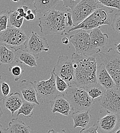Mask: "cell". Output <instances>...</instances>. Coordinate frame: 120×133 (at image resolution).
I'll use <instances>...</instances> for the list:
<instances>
[{"mask_svg": "<svg viewBox=\"0 0 120 133\" xmlns=\"http://www.w3.org/2000/svg\"><path fill=\"white\" fill-rule=\"evenodd\" d=\"M69 39L75 48V53L86 54V53L92 51L89 34L85 30L79 29L74 35L70 36Z\"/></svg>", "mask_w": 120, "mask_h": 133, "instance_id": "12", "label": "cell"}, {"mask_svg": "<svg viewBox=\"0 0 120 133\" xmlns=\"http://www.w3.org/2000/svg\"><path fill=\"white\" fill-rule=\"evenodd\" d=\"M62 42L63 44H65V45H67L70 43L69 38L66 37H64L62 38Z\"/></svg>", "mask_w": 120, "mask_h": 133, "instance_id": "39", "label": "cell"}, {"mask_svg": "<svg viewBox=\"0 0 120 133\" xmlns=\"http://www.w3.org/2000/svg\"><path fill=\"white\" fill-rule=\"evenodd\" d=\"M36 15V14L35 13V11H34L31 14H30L28 15H27L24 18V19H25L27 21H32V20H34L35 18Z\"/></svg>", "mask_w": 120, "mask_h": 133, "instance_id": "38", "label": "cell"}, {"mask_svg": "<svg viewBox=\"0 0 120 133\" xmlns=\"http://www.w3.org/2000/svg\"><path fill=\"white\" fill-rule=\"evenodd\" d=\"M90 48L92 51L104 47L109 41L108 35L103 33L99 28L92 29L89 33Z\"/></svg>", "mask_w": 120, "mask_h": 133, "instance_id": "15", "label": "cell"}, {"mask_svg": "<svg viewBox=\"0 0 120 133\" xmlns=\"http://www.w3.org/2000/svg\"><path fill=\"white\" fill-rule=\"evenodd\" d=\"M71 117L74 122V128L80 127L83 129L89 127L91 115L89 111L74 112Z\"/></svg>", "mask_w": 120, "mask_h": 133, "instance_id": "20", "label": "cell"}, {"mask_svg": "<svg viewBox=\"0 0 120 133\" xmlns=\"http://www.w3.org/2000/svg\"><path fill=\"white\" fill-rule=\"evenodd\" d=\"M3 113L2 110V109H1V106H0V119L1 118V117H2V115H3Z\"/></svg>", "mask_w": 120, "mask_h": 133, "instance_id": "43", "label": "cell"}, {"mask_svg": "<svg viewBox=\"0 0 120 133\" xmlns=\"http://www.w3.org/2000/svg\"><path fill=\"white\" fill-rule=\"evenodd\" d=\"M99 103L108 113L120 115V88L116 87L105 90Z\"/></svg>", "mask_w": 120, "mask_h": 133, "instance_id": "10", "label": "cell"}, {"mask_svg": "<svg viewBox=\"0 0 120 133\" xmlns=\"http://www.w3.org/2000/svg\"><path fill=\"white\" fill-rule=\"evenodd\" d=\"M67 26L68 27H70V28L72 27H73L74 24L73 23V21H72V16H71V14L70 13V12H69L67 14Z\"/></svg>", "mask_w": 120, "mask_h": 133, "instance_id": "36", "label": "cell"}, {"mask_svg": "<svg viewBox=\"0 0 120 133\" xmlns=\"http://www.w3.org/2000/svg\"><path fill=\"white\" fill-rule=\"evenodd\" d=\"M23 49L39 57L41 52H48L49 50V46L45 37L40 36L36 32L31 31L24 45Z\"/></svg>", "mask_w": 120, "mask_h": 133, "instance_id": "11", "label": "cell"}, {"mask_svg": "<svg viewBox=\"0 0 120 133\" xmlns=\"http://www.w3.org/2000/svg\"><path fill=\"white\" fill-rule=\"evenodd\" d=\"M63 1L64 3V6L69 8L70 10H72L74 7L78 4L82 0H60Z\"/></svg>", "mask_w": 120, "mask_h": 133, "instance_id": "33", "label": "cell"}, {"mask_svg": "<svg viewBox=\"0 0 120 133\" xmlns=\"http://www.w3.org/2000/svg\"><path fill=\"white\" fill-rule=\"evenodd\" d=\"M55 86L59 92L63 93L68 88L67 83L58 76L56 75Z\"/></svg>", "mask_w": 120, "mask_h": 133, "instance_id": "30", "label": "cell"}, {"mask_svg": "<svg viewBox=\"0 0 120 133\" xmlns=\"http://www.w3.org/2000/svg\"><path fill=\"white\" fill-rule=\"evenodd\" d=\"M16 62L15 52L0 43V65L13 64Z\"/></svg>", "mask_w": 120, "mask_h": 133, "instance_id": "23", "label": "cell"}, {"mask_svg": "<svg viewBox=\"0 0 120 133\" xmlns=\"http://www.w3.org/2000/svg\"><path fill=\"white\" fill-rule=\"evenodd\" d=\"M16 55L15 63L18 64H24L30 67H36L37 66L36 59L39 58L29 52L20 49L15 51Z\"/></svg>", "mask_w": 120, "mask_h": 133, "instance_id": "19", "label": "cell"}, {"mask_svg": "<svg viewBox=\"0 0 120 133\" xmlns=\"http://www.w3.org/2000/svg\"><path fill=\"white\" fill-rule=\"evenodd\" d=\"M56 75L53 72L49 79L35 81L34 84L37 91V96L43 103H50L59 95L55 86Z\"/></svg>", "mask_w": 120, "mask_h": 133, "instance_id": "7", "label": "cell"}, {"mask_svg": "<svg viewBox=\"0 0 120 133\" xmlns=\"http://www.w3.org/2000/svg\"><path fill=\"white\" fill-rule=\"evenodd\" d=\"M52 71L55 75L64 80L68 87L75 84L74 70L72 62L67 56H60Z\"/></svg>", "mask_w": 120, "mask_h": 133, "instance_id": "9", "label": "cell"}, {"mask_svg": "<svg viewBox=\"0 0 120 133\" xmlns=\"http://www.w3.org/2000/svg\"><path fill=\"white\" fill-rule=\"evenodd\" d=\"M115 48L116 51L120 54V43L118 44H115Z\"/></svg>", "mask_w": 120, "mask_h": 133, "instance_id": "40", "label": "cell"}, {"mask_svg": "<svg viewBox=\"0 0 120 133\" xmlns=\"http://www.w3.org/2000/svg\"><path fill=\"white\" fill-rule=\"evenodd\" d=\"M1 93L2 95V99L3 100L7 96H8L10 92V87L9 85L6 82H2L1 83Z\"/></svg>", "mask_w": 120, "mask_h": 133, "instance_id": "32", "label": "cell"}, {"mask_svg": "<svg viewBox=\"0 0 120 133\" xmlns=\"http://www.w3.org/2000/svg\"><path fill=\"white\" fill-rule=\"evenodd\" d=\"M1 82H2V76H1V75L0 74V84L1 83Z\"/></svg>", "mask_w": 120, "mask_h": 133, "instance_id": "47", "label": "cell"}, {"mask_svg": "<svg viewBox=\"0 0 120 133\" xmlns=\"http://www.w3.org/2000/svg\"><path fill=\"white\" fill-rule=\"evenodd\" d=\"M102 6L116 8L120 11V0H97Z\"/></svg>", "mask_w": 120, "mask_h": 133, "instance_id": "29", "label": "cell"}, {"mask_svg": "<svg viewBox=\"0 0 120 133\" xmlns=\"http://www.w3.org/2000/svg\"><path fill=\"white\" fill-rule=\"evenodd\" d=\"M20 1L24 5V6L33 7L34 0H20Z\"/></svg>", "mask_w": 120, "mask_h": 133, "instance_id": "37", "label": "cell"}, {"mask_svg": "<svg viewBox=\"0 0 120 133\" xmlns=\"http://www.w3.org/2000/svg\"><path fill=\"white\" fill-rule=\"evenodd\" d=\"M19 89L25 101L40 105L37 99V93L34 83L27 80H23L19 86Z\"/></svg>", "mask_w": 120, "mask_h": 133, "instance_id": "14", "label": "cell"}, {"mask_svg": "<svg viewBox=\"0 0 120 133\" xmlns=\"http://www.w3.org/2000/svg\"><path fill=\"white\" fill-rule=\"evenodd\" d=\"M120 123L119 115L108 113L102 118L98 119L96 123L99 133H114Z\"/></svg>", "mask_w": 120, "mask_h": 133, "instance_id": "13", "label": "cell"}, {"mask_svg": "<svg viewBox=\"0 0 120 133\" xmlns=\"http://www.w3.org/2000/svg\"><path fill=\"white\" fill-rule=\"evenodd\" d=\"M114 12L112 8L102 6L94 11L84 21L76 26L70 28L66 35L76 30L82 29L85 31L92 30L101 26L111 24V16Z\"/></svg>", "mask_w": 120, "mask_h": 133, "instance_id": "4", "label": "cell"}, {"mask_svg": "<svg viewBox=\"0 0 120 133\" xmlns=\"http://www.w3.org/2000/svg\"><path fill=\"white\" fill-rule=\"evenodd\" d=\"M71 59L74 70L75 85L84 89L97 83V63L94 56L74 52L72 54Z\"/></svg>", "mask_w": 120, "mask_h": 133, "instance_id": "1", "label": "cell"}, {"mask_svg": "<svg viewBox=\"0 0 120 133\" xmlns=\"http://www.w3.org/2000/svg\"><path fill=\"white\" fill-rule=\"evenodd\" d=\"M67 15L65 12L55 9L44 14L39 18L40 32L45 35H66L68 28Z\"/></svg>", "mask_w": 120, "mask_h": 133, "instance_id": "2", "label": "cell"}, {"mask_svg": "<svg viewBox=\"0 0 120 133\" xmlns=\"http://www.w3.org/2000/svg\"><path fill=\"white\" fill-rule=\"evenodd\" d=\"M60 0H34V8L35 13L44 15L54 9Z\"/></svg>", "mask_w": 120, "mask_h": 133, "instance_id": "21", "label": "cell"}, {"mask_svg": "<svg viewBox=\"0 0 120 133\" xmlns=\"http://www.w3.org/2000/svg\"><path fill=\"white\" fill-rule=\"evenodd\" d=\"M6 133H30V128L18 118H14L5 129Z\"/></svg>", "mask_w": 120, "mask_h": 133, "instance_id": "22", "label": "cell"}, {"mask_svg": "<svg viewBox=\"0 0 120 133\" xmlns=\"http://www.w3.org/2000/svg\"><path fill=\"white\" fill-rule=\"evenodd\" d=\"M34 103L24 101L22 105L17 111V117L22 114L26 118H29L33 116V110L35 108Z\"/></svg>", "mask_w": 120, "mask_h": 133, "instance_id": "26", "label": "cell"}, {"mask_svg": "<svg viewBox=\"0 0 120 133\" xmlns=\"http://www.w3.org/2000/svg\"><path fill=\"white\" fill-rule=\"evenodd\" d=\"M80 133H99L98 132V127L96 124H94L91 127L82 129Z\"/></svg>", "mask_w": 120, "mask_h": 133, "instance_id": "34", "label": "cell"}, {"mask_svg": "<svg viewBox=\"0 0 120 133\" xmlns=\"http://www.w3.org/2000/svg\"><path fill=\"white\" fill-rule=\"evenodd\" d=\"M50 104L53 113H59L65 116H68L71 113V109L70 104L62 95H59Z\"/></svg>", "mask_w": 120, "mask_h": 133, "instance_id": "18", "label": "cell"}, {"mask_svg": "<svg viewBox=\"0 0 120 133\" xmlns=\"http://www.w3.org/2000/svg\"><path fill=\"white\" fill-rule=\"evenodd\" d=\"M28 9H29V7L24 5L23 6H21L18 7L16 11H17L21 17L25 18L27 16L26 11Z\"/></svg>", "mask_w": 120, "mask_h": 133, "instance_id": "35", "label": "cell"}, {"mask_svg": "<svg viewBox=\"0 0 120 133\" xmlns=\"http://www.w3.org/2000/svg\"><path fill=\"white\" fill-rule=\"evenodd\" d=\"M0 133H6L5 129H4L2 125L0 124Z\"/></svg>", "mask_w": 120, "mask_h": 133, "instance_id": "41", "label": "cell"}, {"mask_svg": "<svg viewBox=\"0 0 120 133\" xmlns=\"http://www.w3.org/2000/svg\"><path fill=\"white\" fill-rule=\"evenodd\" d=\"M111 25L112 29L115 31L120 34V11H119L115 15Z\"/></svg>", "mask_w": 120, "mask_h": 133, "instance_id": "31", "label": "cell"}, {"mask_svg": "<svg viewBox=\"0 0 120 133\" xmlns=\"http://www.w3.org/2000/svg\"><path fill=\"white\" fill-rule=\"evenodd\" d=\"M102 6H103L97 0H82L71 10L74 26H76L82 23Z\"/></svg>", "mask_w": 120, "mask_h": 133, "instance_id": "8", "label": "cell"}, {"mask_svg": "<svg viewBox=\"0 0 120 133\" xmlns=\"http://www.w3.org/2000/svg\"><path fill=\"white\" fill-rule=\"evenodd\" d=\"M62 95L68 101L73 113L89 111L94 103L84 89L75 84L68 87Z\"/></svg>", "mask_w": 120, "mask_h": 133, "instance_id": "3", "label": "cell"}, {"mask_svg": "<svg viewBox=\"0 0 120 133\" xmlns=\"http://www.w3.org/2000/svg\"><path fill=\"white\" fill-rule=\"evenodd\" d=\"M66 133V132H65V130H63L61 133Z\"/></svg>", "mask_w": 120, "mask_h": 133, "instance_id": "46", "label": "cell"}, {"mask_svg": "<svg viewBox=\"0 0 120 133\" xmlns=\"http://www.w3.org/2000/svg\"><path fill=\"white\" fill-rule=\"evenodd\" d=\"M114 133H120V123L118 128L117 129V130L114 132Z\"/></svg>", "mask_w": 120, "mask_h": 133, "instance_id": "42", "label": "cell"}, {"mask_svg": "<svg viewBox=\"0 0 120 133\" xmlns=\"http://www.w3.org/2000/svg\"><path fill=\"white\" fill-rule=\"evenodd\" d=\"M8 16L9 11L3 10L0 12V32L7 28Z\"/></svg>", "mask_w": 120, "mask_h": 133, "instance_id": "28", "label": "cell"}, {"mask_svg": "<svg viewBox=\"0 0 120 133\" xmlns=\"http://www.w3.org/2000/svg\"><path fill=\"white\" fill-rule=\"evenodd\" d=\"M13 2H16V3H18L20 1V0H11Z\"/></svg>", "mask_w": 120, "mask_h": 133, "instance_id": "45", "label": "cell"}, {"mask_svg": "<svg viewBox=\"0 0 120 133\" xmlns=\"http://www.w3.org/2000/svg\"><path fill=\"white\" fill-rule=\"evenodd\" d=\"M47 133H55V131H54L53 129H51V130H49V131H48V132H47Z\"/></svg>", "mask_w": 120, "mask_h": 133, "instance_id": "44", "label": "cell"}, {"mask_svg": "<svg viewBox=\"0 0 120 133\" xmlns=\"http://www.w3.org/2000/svg\"><path fill=\"white\" fill-rule=\"evenodd\" d=\"M90 98L93 100L101 97L105 91V89L99 83H96L87 86L84 88Z\"/></svg>", "mask_w": 120, "mask_h": 133, "instance_id": "24", "label": "cell"}, {"mask_svg": "<svg viewBox=\"0 0 120 133\" xmlns=\"http://www.w3.org/2000/svg\"><path fill=\"white\" fill-rule=\"evenodd\" d=\"M99 56L117 88L120 87V54L112 48L106 53L99 52Z\"/></svg>", "mask_w": 120, "mask_h": 133, "instance_id": "5", "label": "cell"}, {"mask_svg": "<svg viewBox=\"0 0 120 133\" xmlns=\"http://www.w3.org/2000/svg\"><path fill=\"white\" fill-rule=\"evenodd\" d=\"M15 65L11 66L9 68L8 71L13 76L16 82H17L21 78L23 73L24 69L22 64L15 63Z\"/></svg>", "mask_w": 120, "mask_h": 133, "instance_id": "27", "label": "cell"}, {"mask_svg": "<svg viewBox=\"0 0 120 133\" xmlns=\"http://www.w3.org/2000/svg\"><path fill=\"white\" fill-rule=\"evenodd\" d=\"M3 100L4 108L11 112L12 116H14L15 113L18 111L24 101L18 92L9 94Z\"/></svg>", "mask_w": 120, "mask_h": 133, "instance_id": "17", "label": "cell"}, {"mask_svg": "<svg viewBox=\"0 0 120 133\" xmlns=\"http://www.w3.org/2000/svg\"><path fill=\"white\" fill-rule=\"evenodd\" d=\"M24 18L21 17L17 11H9L8 27L21 28L23 25Z\"/></svg>", "mask_w": 120, "mask_h": 133, "instance_id": "25", "label": "cell"}, {"mask_svg": "<svg viewBox=\"0 0 120 133\" xmlns=\"http://www.w3.org/2000/svg\"><path fill=\"white\" fill-rule=\"evenodd\" d=\"M27 38V35L21 28L7 27L5 30L0 32V43L15 51L23 49Z\"/></svg>", "mask_w": 120, "mask_h": 133, "instance_id": "6", "label": "cell"}, {"mask_svg": "<svg viewBox=\"0 0 120 133\" xmlns=\"http://www.w3.org/2000/svg\"><path fill=\"white\" fill-rule=\"evenodd\" d=\"M97 83L100 84L106 90L117 87L114 81L107 71L103 63L97 66Z\"/></svg>", "mask_w": 120, "mask_h": 133, "instance_id": "16", "label": "cell"}]
</instances>
